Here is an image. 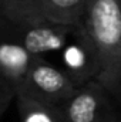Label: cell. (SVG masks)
I'll return each instance as SVG.
<instances>
[{
    "label": "cell",
    "instance_id": "1",
    "mask_svg": "<svg viewBox=\"0 0 121 122\" xmlns=\"http://www.w3.org/2000/svg\"><path fill=\"white\" fill-rule=\"evenodd\" d=\"M80 30L98 64L97 81L110 92L121 87V0H88Z\"/></svg>",
    "mask_w": 121,
    "mask_h": 122
},
{
    "label": "cell",
    "instance_id": "2",
    "mask_svg": "<svg viewBox=\"0 0 121 122\" xmlns=\"http://www.w3.org/2000/svg\"><path fill=\"white\" fill-rule=\"evenodd\" d=\"M76 90L74 80L66 71L44 60L41 56H36L24 85L19 92H24L37 101L60 107Z\"/></svg>",
    "mask_w": 121,
    "mask_h": 122
},
{
    "label": "cell",
    "instance_id": "3",
    "mask_svg": "<svg viewBox=\"0 0 121 122\" xmlns=\"http://www.w3.org/2000/svg\"><path fill=\"white\" fill-rule=\"evenodd\" d=\"M36 56L19 43L4 41L0 46V112H6L11 99L24 85Z\"/></svg>",
    "mask_w": 121,
    "mask_h": 122
},
{
    "label": "cell",
    "instance_id": "4",
    "mask_svg": "<svg viewBox=\"0 0 121 122\" xmlns=\"http://www.w3.org/2000/svg\"><path fill=\"white\" fill-rule=\"evenodd\" d=\"M105 90L98 81H88L77 87L74 94L60 105L68 122H107Z\"/></svg>",
    "mask_w": 121,
    "mask_h": 122
},
{
    "label": "cell",
    "instance_id": "5",
    "mask_svg": "<svg viewBox=\"0 0 121 122\" xmlns=\"http://www.w3.org/2000/svg\"><path fill=\"white\" fill-rule=\"evenodd\" d=\"M73 27L76 26L51 24V23L27 27L22 44L33 56H43L51 51H57L64 48L67 37Z\"/></svg>",
    "mask_w": 121,
    "mask_h": 122
},
{
    "label": "cell",
    "instance_id": "6",
    "mask_svg": "<svg viewBox=\"0 0 121 122\" xmlns=\"http://www.w3.org/2000/svg\"><path fill=\"white\" fill-rule=\"evenodd\" d=\"M46 23L77 26L80 24L88 0H34Z\"/></svg>",
    "mask_w": 121,
    "mask_h": 122
},
{
    "label": "cell",
    "instance_id": "7",
    "mask_svg": "<svg viewBox=\"0 0 121 122\" xmlns=\"http://www.w3.org/2000/svg\"><path fill=\"white\" fill-rule=\"evenodd\" d=\"M14 101L20 122H68L59 105L37 101L24 92H17Z\"/></svg>",
    "mask_w": 121,
    "mask_h": 122
},
{
    "label": "cell",
    "instance_id": "8",
    "mask_svg": "<svg viewBox=\"0 0 121 122\" xmlns=\"http://www.w3.org/2000/svg\"><path fill=\"white\" fill-rule=\"evenodd\" d=\"M3 16L13 24L20 27H33L44 24L34 0H0Z\"/></svg>",
    "mask_w": 121,
    "mask_h": 122
}]
</instances>
